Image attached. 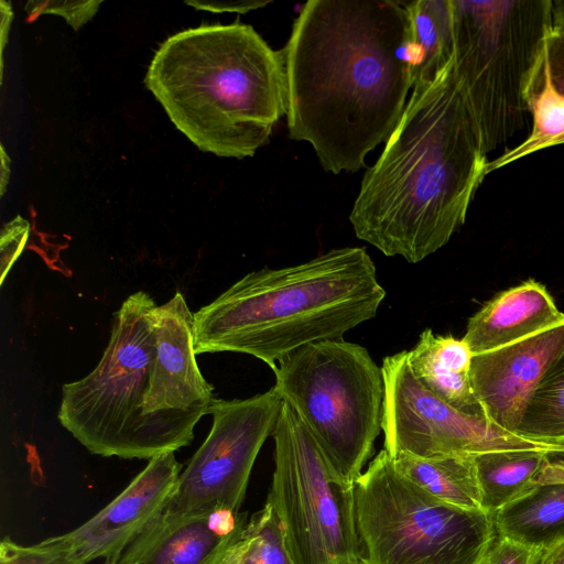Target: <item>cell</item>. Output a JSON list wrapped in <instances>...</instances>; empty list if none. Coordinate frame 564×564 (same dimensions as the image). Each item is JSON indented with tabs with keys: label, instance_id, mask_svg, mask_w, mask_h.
<instances>
[{
	"label": "cell",
	"instance_id": "obj_4",
	"mask_svg": "<svg viewBox=\"0 0 564 564\" xmlns=\"http://www.w3.org/2000/svg\"><path fill=\"white\" fill-rule=\"evenodd\" d=\"M144 83L175 127L218 156H253L286 112L282 52L243 23L172 35L155 52Z\"/></svg>",
	"mask_w": 564,
	"mask_h": 564
},
{
	"label": "cell",
	"instance_id": "obj_33",
	"mask_svg": "<svg viewBox=\"0 0 564 564\" xmlns=\"http://www.w3.org/2000/svg\"><path fill=\"white\" fill-rule=\"evenodd\" d=\"M553 28L564 30V0H552Z\"/></svg>",
	"mask_w": 564,
	"mask_h": 564
},
{
	"label": "cell",
	"instance_id": "obj_5",
	"mask_svg": "<svg viewBox=\"0 0 564 564\" xmlns=\"http://www.w3.org/2000/svg\"><path fill=\"white\" fill-rule=\"evenodd\" d=\"M452 7L453 67L488 155L524 127L542 86L552 0H452Z\"/></svg>",
	"mask_w": 564,
	"mask_h": 564
},
{
	"label": "cell",
	"instance_id": "obj_35",
	"mask_svg": "<svg viewBox=\"0 0 564 564\" xmlns=\"http://www.w3.org/2000/svg\"><path fill=\"white\" fill-rule=\"evenodd\" d=\"M117 561H118V557H110V558L102 560V562L100 564H117Z\"/></svg>",
	"mask_w": 564,
	"mask_h": 564
},
{
	"label": "cell",
	"instance_id": "obj_1",
	"mask_svg": "<svg viewBox=\"0 0 564 564\" xmlns=\"http://www.w3.org/2000/svg\"><path fill=\"white\" fill-rule=\"evenodd\" d=\"M289 137L322 167L356 172L387 142L412 88L406 11L394 0H310L281 50Z\"/></svg>",
	"mask_w": 564,
	"mask_h": 564
},
{
	"label": "cell",
	"instance_id": "obj_27",
	"mask_svg": "<svg viewBox=\"0 0 564 564\" xmlns=\"http://www.w3.org/2000/svg\"><path fill=\"white\" fill-rule=\"evenodd\" d=\"M29 230V223L21 216H17L13 220L3 226L0 238L1 284L7 278V274L13 263L23 251L28 240Z\"/></svg>",
	"mask_w": 564,
	"mask_h": 564
},
{
	"label": "cell",
	"instance_id": "obj_7",
	"mask_svg": "<svg viewBox=\"0 0 564 564\" xmlns=\"http://www.w3.org/2000/svg\"><path fill=\"white\" fill-rule=\"evenodd\" d=\"M364 564H481L492 516L442 502L404 478L383 448L354 481Z\"/></svg>",
	"mask_w": 564,
	"mask_h": 564
},
{
	"label": "cell",
	"instance_id": "obj_30",
	"mask_svg": "<svg viewBox=\"0 0 564 564\" xmlns=\"http://www.w3.org/2000/svg\"><path fill=\"white\" fill-rule=\"evenodd\" d=\"M271 1H229V2H199V1H186V4L194 7L197 10H207L213 12H237L247 13L251 10L263 8Z\"/></svg>",
	"mask_w": 564,
	"mask_h": 564
},
{
	"label": "cell",
	"instance_id": "obj_25",
	"mask_svg": "<svg viewBox=\"0 0 564 564\" xmlns=\"http://www.w3.org/2000/svg\"><path fill=\"white\" fill-rule=\"evenodd\" d=\"M0 564H84L61 535L23 545L6 536L0 543Z\"/></svg>",
	"mask_w": 564,
	"mask_h": 564
},
{
	"label": "cell",
	"instance_id": "obj_29",
	"mask_svg": "<svg viewBox=\"0 0 564 564\" xmlns=\"http://www.w3.org/2000/svg\"><path fill=\"white\" fill-rule=\"evenodd\" d=\"M545 61L554 86L564 93V30L553 28L545 41Z\"/></svg>",
	"mask_w": 564,
	"mask_h": 564
},
{
	"label": "cell",
	"instance_id": "obj_12",
	"mask_svg": "<svg viewBox=\"0 0 564 564\" xmlns=\"http://www.w3.org/2000/svg\"><path fill=\"white\" fill-rule=\"evenodd\" d=\"M156 355L143 419L151 456L191 444L215 400L194 350L193 313L180 291L153 312Z\"/></svg>",
	"mask_w": 564,
	"mask_h": 564
},
{
	"label": "cell",
	"instance_id": "obj_19",
	"mask_svg": "<svg viewBox=\"0 0 564 564\" xmlns=\"http://www.w3.org/2000/svg\"><path fill=\"white\" fill-rule=\"evenodd\" d=\"M404 478L447 505L484 511L474 455L417 457L401 453L392 457Z\"/></svg>",
	"mask_w": 564,
	"mask_h": 564
},
{
	"label": "cell",
	"instance_id": "obj_18",
	"mask_svg": "<svg viewBox=\"0 0 564 564\" xmlns=\"http://www.w3.org/2000/svg\"><path fill=\"white\" fill-rule=\"evenodd\" d=\"M408 356L413 375L432 393L462 412L485 416L469 379L473 354L463 338L426 328Z\"/></svg>",
	"mask_w": 564,
	"mask_h": 564
},
{
	"label": "cell",
	"instance_id": "obj_26",
	"mask_svg": "<svg viewBox=\"0 0 564 564\" xmlns=\"http://www.w3.org/2000/svg\"><path fill=\"white\" fill-rule=\"evenodd\" d=\"M101 1H29L25 6L29 21L44 13L63 17L74 29H80L98 11Z\"/></svg>",
	"mask_w": 564,
	"mask_h": 564
},
{
	"label": "cell",
	"instance_id": "obj_2",
	"mask_svg": "<svg viewBox=\"0 0 564 564\" xmlns=\"http://www.w3.org/2000/svg\"><path fill=\"white\" fill-rule=\"evenodd\" d=\"M452 62L412 88L395 129L364 174L349 214L356 237L417 263L464 225L488 164Z\"/></svg>",
	"mask_w": 564,
	"mask_h": 564
},
{
	"label": "cell",
	"instance_id": "obj_22",
	"mask_svg": "<svg viewBox=\"0 0 564 564\" xmlns=\"http://www.w3.org/2000/svg\"><path fill=\"white\" fill-rule=\"evenodd\" d=\"M531 131L518 145L489 161L486 174L541 150L564 144V93L552 83L546 61L543 83L530 99Z\"/></svg>",
	"mask_w": 564,
	"mask_h": 564
},
{
	"label": "cell",
	"instance_id": "obj_9",
	"mask_svg": "<svg viewBox=\"0 0 564 564\" xmlns=\"http://www.w3.org/2000/svg\"><path fill=\"white\" fill-rule=\"evenodd\" d=\"M274 470L267 501L293 564H364L354 482L330 467L296 412L283 402L272 433Z\"/></svg>",
	"mask_w": 564,
	"mask_h": 564
},
{
	"label": "cell",
	"instance_id": "obj_13",
	"mask_svg": "<svg viewBox=\"0 0 564 564\" xmlns=\"http://www.w3.org/2000/svg\"><path fill=\"white\" fill-rule=\"evenodd\" d=\"M564 354V321L510 345L473 355L469 379L485 416L517 435L525 409Z\"/></svg>",
	"mask_w": 564,
	"mask_h": 564
},
{
	"label": "cell",
	"instance_id": "obj_20",
	"mask_svg": "<svg viewBox=\"0 0 564 564\" xmlns=\"http://www.w3.org/2000/svg\"><path fill=\"white\" fill-rule=\"evenodd\" d=\"M409 20L412 88L433 82L452 62V0L401 1Z\"/></svg>",
	"mask_w": 564,
	"mask_h": 564
},
{
	"label": "cell",
	"instance_id": "obj_8",
	"mask_svg": "<svg viewBox=\"0 0 564 564\" xmlns=\"http://www.w3.org/2000/svg\"><path fill=\"white\" fill-rule=\"evenodd\" d=\"M155 306L143 291L129 295L96 368L62 387L58 421L91 454L152 458L143 411L156 355Z\"/></svg>",
	"mask_w": 564,
	"mask_h": 564
},
{
	"label": "cell",
	"instance_id": "obj_16",
	"mask_svg": "<svg viewBox=\"0 0 564 564\" xmlns=\"http://www.w3.org/2000/svg\"><path fill=\"white\" fill-rule=\"evenodd\" d=\"M564 321L546 288L529 279L498 293L468 321L463 340L473 355L519 341Z\"/></svg>",
	"mask_w": 564,
	"mask_h": 564
},
{
	"label": "cell",
	"instance_id": "obj_10",
	"mask_svg": "<svg viewBox=\"0 0 564 564\" xmlns=\"http://www.w3.org/2000/svg\"><path fill=\"white\" fill-rule=\"evenodd\" d=\"M384 383L381 430L391 457L476 455L503 449L564 451L507 432L478 416L462 412L426 389L413 375L408 351L383 358Z\"/></svg>",
	"mask_w": 564,
	"mask_h": 564
},
{
	"label": "cell",
	"instance_id": "obj_14",
	"mask_svg": "<svg viewBox=\"0 0 564 564\" xmlns=\"http://www.w3.org/2000/svg\"><path fill=\"white\" fill-rule=\"evenodd\" d=\"M182 464L175 452L149 459L147 466L90 519L61 534L84 564L120 554L165 510Z\"/></svg>",
	"mask_w": 564,
	"mask_h": 564
},
{
	"label": "cell",
	"instance_id": "obj_24",
	"mask_svg": "<svg viewBox=\"0 0 564 564\" xmlns=\"http://www.w3.org/2000/svg\"><path fill=\"white\" fill-rule=\"evenodd\" d=\"M225 564H293L280 521L268 501L248 519Z\"/></svg>",
	"mask_w": 564,
	"mask_h": 564
},
{
	"label": "cell",
	"instance_id": "obj_11",
	"mask_svg": "<svg viewBox=\"0 0 564 564\" xmlns=\"http://www.w3.org/2000/svg\"><path fill=\"white\" fill-rule=\"evenodd\" d=\"M283 400L273 386L247 399H215L209 434L181 471L169 511H240L257 456L272 436Z\"/></svg>",
	"mask_w": 564,
	"mask_h": 564
},
{
	"label": "cell",
	"instance_id": "obj_34",
	"mask_svg": "<svg viewBox=\"0 0 564 564\" xmlns=\"http://www.w3.org/2000/svg\"><path fill=\"white\" fill-rule=\"evenodd\" d=\"M9 163H10V160L4 151L3 145H1V181H0L1 196H3V194L6 192L7 183L9 181V174H10Z\"/></svg>",
	"mask_w": 564,
	"mask_h": 564
},
{
	"label": "cell",
	"instance_id": "obj_32",
	"mask_svg": "<svg viewBox=\"0 0 564 564\" xmlns=\"http://www.w3.org/2000/svg\"><path fill=\"white\" fill-rule=\"evenodd\" d=\"M1 11V55L3 54V47L7 43V35L9 32L10 23L13 18L11 4L4 0L0 1Z\"/></svg>",
	"mask_w": 564,
	"mask_h": 564
},
{
	"label": "cell",
	"instance_id": "obj_28",
	"mask_svg": "<svg viewBox=\"0 0 564 564\" xmlns=\"http://www.w3.org/2000/svg\"><path fill=\"white\" fill-rule=\"evenodd\" d=\"M532 554V549L497 535L481 564H531Z\"/></svg>",
	"mask_w": 564,
	"mask_h": 564
},
{
	"label": "cell",
	"instance_id": "obj_3",
	"mask_svg": "<svg viewBox=\"0 0 564 564\" xmlns=\"http://www.w3.org/2000/svg\"><path fill=\"white\" fill-rule=\"evenodd\" d=\"M384 297L376 265L361 247L262 268L193 314L194 350L247 354L273 370L305 345L343 339L373 318Z\"/></svg>",
	"mask_w": 564,
	"mask_h": 564
},
{
	"label": "cell",
	"instance_id": "obj_6",
	"mask_svg": "<svg viewBox=\"0 0 564 564\" xmlns=\"http://www.w3.org/2000/svg\"><path fill=\"white\" fill-rule=\"evenodd\" d=\"M274 387L338 476L354 482L373 454L382 420L381 367L344 339L305 345L273 369Z\"/></svg>",
	"mask_w": 564,
	"mask_h": 564
},
{
	"label": "cell",
	"instance_id": "obj_15",
	"mask_svg": "<svg viewBox=\"0 0 564 564\" xmlns=\"http://www.w3.org/2000/svg\"><path fill=\"white\" fill-rule=\"evenodd\" d=\"M246 512L215 507L164 510L117 564H225L248 522Z\"/></svg>",
	"mask_w": 564,
	"mask_h": 564
},
{
	"label": "cell",
	"instance_id": "obj_21",
	"mask_svg": "<svg viewBox=\"0 0 564 564\" xmlns=\"http://www.w3.org/2000/svg\"><path fill=\"white\" fill-rule=\"evenodd\" d=\"M551 449H503L474 455L485 512L494 516L513 500L535 477Z\"/></svg>",
	"mask_w": 564,
	"mask_h": 564
},
{
	"label": "cell",
	"instance_id": "obj_17",
	"mask_svg": "<svg viewBox=\"0 0 564 564\" xmlns=\"http://www.w3.org/2000/svg\"><path fill=\"white\" fill-rule=\"evenodd\" d=\"M492 519L498 536L532 550L564 540V458L550 457L529 485Z\"/></svg>",
	"mask_w": 564,
	"mask_h": 564
},
{
	"label": "cell",
	"instance_id": "obj_23",
	"mask_svg": "<svg viewBox=\"0 0 564 564\" xmlns=\"http://www.w3.org/2000/svg\"><path fill=\"white\" fill-rule=\"evenodd\" d=\"M517 435L564 451V354L535 390Z\"/></svg>",
	"mask_w": 564,
	"mask_h": 564
},
{
	"label": "cell",
	"instance_id": "obj_31",
	"mask_svg": "<svg viewBox=\"0 0 564 564\" xmlns=\"http://www.w3.org/2000/svg\"><path fill=\"white\" fill-rule=\"evenodd\" d=\"M531 564H564V540L547 547L533 550Z\"/></svg>",
	"mask_w": 564,
	"mask_h": 564
}]
</instances>
